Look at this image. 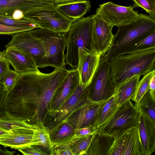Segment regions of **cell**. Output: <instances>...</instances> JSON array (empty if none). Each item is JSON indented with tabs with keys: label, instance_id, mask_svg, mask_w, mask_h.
Masks as SVG:
<instances>
[{
	"label": "cell",
	"instance_id": "2e32d148",
	"mask_svg": "<svg viewBox=\"0 0 155 155\" xmlns=\"http://www.w3.org/2000/svg\"><path fill=\"white\" fill-rule=\"evenodd\" d=\"M137 127L144 155H150L155 151V123L140 111Z\"/></svg>",
	"mask_w": 155,
	"mask_h": 155
},
{
	"label": "cell",
	"instance_id": "5bb4252c",
	"mask_svg": "<svg viewBox=\"0 0 155 155\" xmlns=\"http://www.w3.org/2000/svg\"><path fill=\"white\" fill-rule=\"evenodd\" d=\"M5 59L8 61L14 70L19 74L39 71L31 54L15 48H6Z\"/></svg>",
	"mask_w": 155,
	"mask_h": 155
},
{
	"label": "cell",
	"instance_id": "5b68a950",
	"mask_svg": "<svg viewBox=\"0 0 155 155\" xmlns=\"http://www.w3.org/2000/svg\"><path fill=\"white\" fill-rule=\"evenodd\" d=\"M140 113L129 100L119 106L110 118L95 131L115 138L137 127Z\"/></svg>",
	"mask_w": 155,
	"mask_h": 155
},
{
	"label": "cell",
	"instance_id": "52a82bcc",
	"mask_svg": "<svg viewBox=\"0 0 155 155\" xmlns=\"http://www.w3.org/2000/svg\"><path fill=\"white\" fill-rule=\"evenodd\" d=\"M117 88L111 79L110 61L100 62L93 77L86 87L89 99L92 102L101 103L112 96Z\"/></svg>",
	"mask_w": 155,
	"mask_h": 155
},
{
	"label": "cell",
	"instance_id": "3957f363",
	"mask_svg": "<svg viewBox=\"0 0 155 155\" xmlns=\"http://www.w3.org/2000/svg\"><path fill=\"white\" fill-rule=\"evenodd\" d=\"M67 33L65 62L73 69H76L79 57L83 53L98 54L93 37L91 16L82 17L73 22Z\"/></svg>",
	"mask_w": 155,
	"mask_h": 155
},
{
	"label": "cell",
	"instance_id": "ab89813d",
	"mask_svg": "<svg viewBox=\"0 0 155 155\" xmlns=\"http://www.w3.org/2000/svg\"><path fill=\"white\" fill-rule=\"evenodd\" d=\"M148 91L154 101H155V74L152 76L149 81Z\"/></svg>",
	"mask_w": 155,
	"mask_h": 155
},
{
	"label": "cell",
	"instance_id": "e0dca14e",
	"mask_svg": "<svg viewBox=\"0 0 155 155\" xmlns=\"http://www.w3.org/2000/svg\"><path fill=\"white\" fill-rule=\"evenodd\" d=\"M101 58L99 54L86 52L79 56L77 68L79 76V84L87 87L97 70Z\"/></svg>",
	"mask_w": 155,
	"mask_h": 155
},
{
	"label": "cell",
	"instance_id": "603a6c76",
	"mask_svg": "<svg viewBox=\"0 0 155 155\" xmlns=\"http://www.w3.org/2000/svg\"><path fill=\"white\" fill-rule=\"evenodd\" d=\"M123 155H144L137 127L131 128L128 132Z\"/></svg>",
	"mask_w": 155,
	"mask_h": 155
},
{
	"label": "cell",
	"instance_id": "cb8c5ba5",
	"mask_svg": "<svg viewBox=\"0 0 155 155\" xmlns=\"http://www.w3.org/2000/svg\"><path fill=\"white\" fill-rule=\"evenodd\" d=\"M118 107L114 94L108 99L101 102L98 110L95 130L110 119Z\"/></svg>",
	"mask_w": 155,
	"mask_h": 155
},
{
	"label": "cell",
	"instance_id": "8992f818",
	"mask_svg": "<svg viewBox=\"0 0 155 155\" xmlns=\"http://www.w3.org/2000/svg\"><path fill=\"white\" fill-rule=\"evenodd\" d=\"M56 5L35 8L24 17L31 20L40 28L61 33H67L73 21L62 13Z\"/></svg>",
	"mask_w": 155,
	"mask_h": 155
},
{
	"label": "cell",
	"instance_id": "d6a6232c",
	"mask_svg": "<svg viewBox=\"0 0 155 155\" xmlns=\"http://www.w3.org/2000/svg\"><path fill=\"white\" fill-rule=\"evenodd\" d=\"M128 130L121 135L114 138L113 144L107 155H123L124 150L126 138Z\"/></svg>",
	"mask_w": 155,
	"mask_h": 155
},
{
	"label": "cell",
	"instance_id": "ffe728a7",
	"mask_svg": "<svg viewBox=\"0 0 155 155\" xmlns=\"http://www.w3.org/2000/svg\"><path fill=\"white\" fill-rule=\"evenodd\" d=\"M75 131V129L66 120L53 127L48 131L52 147L67 144L69 139L74 135Z\"/></svg>",
	"mask_w": 155,
	"mask_h": 155
},
{
	"label": "cell",
	"instance_id": "4dcf8cb0",
	"mask_svg": "<svg viewBox=\"0 0 155 155\" xmlns=\"http://www.w3.org/2000/svg\"><path fill=\"white\" fill-rule=\"evenodd\" d=\"M155 48V31L135 44L126 54L139 52Z\"/></svg>",
	"mask_w": 155,
	"mask_h": 155
},
{
	"label": "cell",
	"instance_id": "8d00e7d4",
	"mask_svg": "<svg viewBox=\"0 0 155 155\" xmlns=\"http://www.w3.org/2000/svg\"><path fill=\"white\" fill-rule=\"evenodd\" d=\"M96 132L94 127L90 126L75 129L74 135L69 140L68 143L71 144L74 140Z\"/></svg>",
	"mask_w": 155,
	"mask_h": 155
},
{
	"label": "cell",
	"instance_id": "f1b7e54d",
	"mask_svg": "<svg viewBox=\"0 0 155 155\" xmlns=\"http://www.w3.org/2000/svg\"><path fill=\"white\" fill-rule=\"evenodd\" d=\"M94 133L76 140L70 144L73 155L87 154Z\"/></svg>",
	"mask_w": 155,
	"mask_h": 155
},
{
	"label": "cell",
	"instance_id": "d6986e66",
	"mask_svg": "<svg viewBox=\"0 0 155 155\" xmlns=\"http://www.w3.org/2000/svg\"><path fill=\"white\" fill-rule=\"evenodd\" d=\"M56 8L73 22L82 18L91 8L90 2L87 0L73 1L56 5Z\"/></svg>",
	"mask_w": 155,
	"mask_h": 155
},
{
	"label": "cell",
	"instance_id": "8fae6325",
	"mask_svg": "<svg viewBox=\"0 0 155 155\" xmlns=\"http://www.w3.org/2000/svg\"><path fill=\"white\" fill-rule=\"evenodd\" d=\"M91 17L95 47L97 53L104 57L109 50L114 36L112 32L113 26L105 20L97 10Z\"/></svg>",
	"mask_w": 155,
	"mask_h": 155
},
{
	"label": "cell",
	"instance_id": "d4e9b609",
	"mask_svg": "<svg viewBox=\"0 0 155 155\" xmlns=\"http://www.w3.org/2000/svg\"><path fill=\"white\" fill-rule=\"evenodd\" d=\"M87 94L86 87L79 84L54 116V121L55 124L53 127L56 126L65 114L73 107L84 95Z\"/></svg>",
	"mask_w": 155,
	"mask_h": 155
},
{
	"label": "cell",
	"instance_id": "44dd1931",
	"mask_svg": "<svg viewBox=\"0 0 155 155\" xmlns=\"http://www.w3.org/2000/svg\"><path fill=\"white\" fill-rule=\"evenodd\" d=\"M114 138L107 135L96 131L88 148L87 154L107 155Z\"/></svg>",
	"mask_w": 155,
	"mask_h": 155
},
{
	"label": "cell",
	"instance_id": "e575fe53",
	"mask_svg": "<svg viewBox=\"0 0 155 155\" xmlns=\"http://www.w3.org/2000/svg\"><path fill=\"white\" fill-rule=\"evenodd\" d=\"M133 1L134 8L140 7L155 20V0H129Z\"/></svg>",
	"mask_w": 155,
	"mask_h": 155
},
{
	"label": "cell",
	"instance_id": "ba28073f",
	"mask_svg": "<svg viewBox=\"0 0 155 155\" xmlns=\"http://www.w3.org/2000/svg\"><path fill=\"white\" fill-rule=\"evenodd\" d=\"M69 70L65 68L55 69L36 94V105L34 121H41L56 91Z\"/></svg>",
	"mask_w": 155,
	"mask_h": 155
},
{
	"label": "cell",
	"instance_id": "9a60e30c",
	"mask_svg": "<svg viewBox=\"0 0 155 155\" xmlns=\"http://www.w3.org/2000/svg\"><path fill=\"white\" fill-rule=\"evenodd\" d=\"M54 5V2L43 0H0V15L12 17L14 12L19 10L24 16L35 8Z\"/></svg>",
	"mask_w": 155,
	"mask_h": 155
},
{
	"label": "cell",
	"instance_id": "f35d334b",
	"mask_svg": "<svg viewBox=\"0 0 155 155\" xmlns=\"http://www.w3.org/2000/svg\"><path fill=\"white\" fill-rule=\"evenodd\" d=\"M51 153L52 155H73L70 143L53 147Z\"/></svg>",
	"mask_w": 155,
	"mask_h": 155
},
{
	"label": "cell",
	"instance_id": "7402d4cb",
	"mask_svg": "<svg viewBox=\"0 0 155 155\" xmlns=\"http://www.w3.org/2000/svg\"><path fill=\"white\" fill-rule=\"evenodd\" d=\"M140 76L138 75L134 76L117 87L114 94L119 107L133 97Z\"/></svg>",
	"mask_w": 155,
	"mask_h": 155
},
{
	"label": "cell",
	"instance_id": "836d02e7",
	"mask_svg": "<svg viewBox=\"0 0 155 155\" xmlns=\"http://www.w3.org/2000/svg\"><path fill=\"white\" fill-rule=\"evenodd\" d=\"M19 74L15 71L9 69L0 76V81L7 92L13 86Z\"/></svg>",
	"mask_w": 155,
	"mask_h": 155
},
{
	"label": "cell",
	"instance_id": "b9f144b4",
	"mask_svg": "<svg viewBox=\"0 0 155 155\" xmlns=\"http://www.w3.org/2000/svg\"><path fill=\"white\" fill-rule=\"evenodd\" d=\"M7 92L4 89L0 81V106L3 103L6 97Z\"/></svg>",
	"mask_w": 155,
	"mask_h": 155
},
{
	"label": "cell",
	"instance_id": "7bdbcfd3",
	"mask_svg": "<svg viewBox=\"0 0 155 155\" xmlns=\"http://www.w3.org/2000/svg\"><path fill=\"white\" fill-rule=\"evenodd\" d=\"M24 16V14L23 12L19 10L15 11L12 15L13 19L17 20L22 19Z\"/></svg>",
	"mask_w": 155,
	"mask_h": 155
},
{
	"label": "cell",
	"instance_id": "6da1fadb",
	"mask_svg": "<svg viewBox=\"0 0 155 155\" xmlns=\"http://www.w3.org/2000/svg\"><path fill=\"white\" fill-rule=\"evenodd\" d=\"M155 31V20L149 15L140 14L135 20L117 26L108 51L100 62L111 61L120 55L126 54L135 44Z\"/></svg>",
	"mask_w": 155,
	"mask_h": 155
},
{
	"label": "cell",
	"instance_id": "4316f807",
	"mask_svg": "<svg viewBox=\"0 0 155 155\" xmlns=\"http://www.w3.org/2000/svg\"><path fill=\"white\" fill-rule=\"evenodd\" d=\"M155 101L148 91L141 98L137 106L139 111L155 123Z\"/></svg>",
	"mask_w": 155,
	"mask_h": 155
},
{
	"label": "cell",
	"instance_id": "30bf717a",
	"mask_svg": "<svg viewBox=\"0 0 155 155\" xmlns=\"http://www.w3.org/2000/svg\"><path fill=\"white\" fill-rule=\"evenodd\" d=\"M132 6H124L109 2L100 4L97 10L104 19L112 26L124 25L136 19L139 16Z\"/></svg>",
	"mask_w": 155,
	"mask_h": 155
},
{
	"label": "cell",
	"instance_id": "f6af8a7d",
	"mask_svg": "<svg viewBox=\"0 0 155 155\" xmlns=\"http://www.w3.org/2000/svg\"><path fill=\"white\" fill-rule=\"evenodd\" d=\"M11 132L4 130L0 127V140L5 135L11 133Z\"/></svg>",
	"mask_w": 155,
	"mask_h": 155
},
{
	"label": "cell",
	"instance_id": "277c9868",
	"mask_svg": "<svg viewBox=\"0 0 155 155\" xmlns=\"http://www.w3.org/2000/svg\"><path fill=\"white\" fill-rule=\"evenodd\" d=\"M29 31L40 39L45 53L39 68L47 66L55 69L65 68L64 52L67 33L55 32L40 28Z\"/></svg>",
	"mask_w": 155,
	"mask_h": 155
},
{
	"label": "cell",
	"instance_id": "60d3db41",
	"mask_svg": "<svg viewBox=\"0 0 155 155\" xmlns=\"http://www.w3.org/2000/svg\"><path fill=\"white\" fill-rule=\"evenodd\" d=\"M9 65V63L5 59L0 61V76L10 69Z\"/></svg>",
	"mask_w": 155,
	"mask_h": 155
},
{
	"label": "cell",
	"instance_id": "bcb514c9",
	"mask_svg": "<svg viewBox=\"0 0 155 155\" xmlns=\"http://www.w3.org/2000/svg\"><path fill=\"white\" fill-rule=\"evenodd\" d=\"M74 0H54L53 2L55 5H57L62 3L72 2Z\"/></svg>",
	"mask_w": 155,
	"mask_h": 155
},
{
	"label": "cell",
	"instance_id": "1f68e13d",
	"mask_svg": "<svg viewBox=\"0 0 155 155\" xmlns=\"http://www.w3.org/2000/svg\"><path fill=\"white\" fill-rule=\"evenodd\" d=\"M0 24L15 27H31L34 29L40 28L37 24L24 17L17 20L13 19L12 17L0 15Z\"/></svg>",
	"mask_w": 155,
	"mask_h": 155
},
{
	"label": "cell",
	"instance_id": "f546056e",
	"mask_svg": "<svg viewBox=\"0 0 155 155\" xmlns=\"http://www.w3.org/2000/svg\"><path fill=\"white\" fill-rule=\"evenodd\" d=\"M155 70L143 75V77L139 80L137 88L133 97L131 99L135 103V106H137L143 96L148 91V86L150 81L155 73Z\"/></svg>",
	"mask_w": 155,
	"mask_h": 155
},
{
	"label": "cell",
	"instance_id": "7c38bea8",
	"mask_svg": "<svg viewBox=\"0 0 155 155\" xmlns=\"http://www.w3.org/2000/svg\"><path fill=\"white\" fill-rule=\"evenodd\" d=\"M79 84L80 78L77 69L69 70L48 106V111L50 115L54 117L56 115Z\"/></svg>",
	"mask_w": 155,
	"mask_h": 155
},
{
	"label": "cell",
	"instance_id": "484cf974",
	"mask_svg": "<svg viewBox=\"0 0 155 155\" xmlns=\"http://www.w3.org/2000/svg\"><path fill=\"white\" fill-rule=\"evenodd\" d=\"M38 124H32L25 120L11 116L5 113L0 117V127L7 131L19 128L35 130L40 128Z\"/></svg>",
	"mask_w": 155,
	"mask_h": 155
},
{
	"label": "cell",
	"instance_id": "7a4b0ae2",
	"mask_svg": "<svg viewBox=\"0 0 155 155\" xmlns=\"http://www.w3.org/2000/svg\"><path fill=\"white\" fill-rule=\"evenodd\" d=\"M110 61L111 79L117 87L134 76L155 70V48L123 54Z\"/></svg>",
	"mask_w": 155,
	"mask_h": 155
},
{
	"label": "cell",
	"instance_id": "ee69618b",
	"mask_svg": "<svg viewBox=\"0 0 155 155\" xmlns=\"http://www.w3.org/2000/svg\"><path fill=\"white\" fill-rule=\"evenodd\" d=\"M15 153V152L14 151H10L6 149L5 147L2 148L0 147V155H13Z\"/></svg>",
	"mask_w": 155,
	"mask_h": 155
},
{
	"label": "cell",
	"instance_id": "7dc6e473",
	"mask_svg": "<svg viewBox=\"0 0 155 155\" xmlns=\"http://www.w3.org/2000/svg\"><path fill=\"white\" fill-rule=\"evenodd\" d=\"M5 59V50L0 51V61Z\"/></svg>",
	"mask_w": 155,
	"mask_h": 155
},
{
	"label": "cell",
	"instance_id": "c3c4849f",
	"mask_svg": "<svg viewBox=\"0 0 155 155\" xmlns=\"http://www.w3.org/2000/svg\"><path fill=\"white\" fill-rule=\"evenodd\" d=\"M44 1H51L53 2L54 0H43Z\"/></svg>",
	"mask_w": 155,
	"mask_h": 155
},
{
	"label": "cell",
	"instance_id": "83f0119b",
	"mask_svg": "<svg viewBox=\"0 0 155 155\" xmlns=\"http://www.w3.org/2000/svg\"><path fill=\"white\" fill-rule=\"evenodd\" d=\"M30 145L41 146L51 151L52 145L48 131L41 127L34 130Z\"/></svg>",
	"mask_w": 155,
	"mask_h": 155
},
{
	"label": "cell",
	"instance_id": "4fadbf2b",
	"mask_svg": "<svg viewBox=\"0 0 155 155\" xmlns=\"http://www.w3.org/2000/svg\"><path fill=\"white\" fill-rule=\"evenodd\" d=\"M100 103L89 100L81 107L71 115L66 120L75 129L90 126L96 123Z\"/></svg>",
	"mask_w": 155,
	"mask_h": 155
},
{
	"label": "cell",
	"instance_id": "d590c367",
	"mask_svg": "<svg viewBox=\"0 0 155 155\" xmlns=\"http://www.w3.org/2000/svg\"><path fill=\"white\" fill-rule=\"evenodd\" d=\"M31 27H15L0 24V35H12L19 32L34 29Z\"/></svg>",
	"mask_w": 155,
	"mask_h": 155
},
{
	"label": "cell",
	"instance_id": "ac0fdd59",
	"mask_svg": "<svg viewBox=\"0 0 155 155\" xmlns=\"http://www.w3.org/2000/svg\"><path fill=\"white\" fill-rule=\"evenodd\" d=\"M11 133L6 135L0 140V144L4 147L18 150L30 145L33 130L19 128L11 130Z\"/></svg>",
	"mask_w": 155,
	"mask_h": 155
},
{
	"label": "cell",
	"instance_id": "74e56055",
	"mask_svg": "<svg viewBox=\"0 0 155 155\" xmlns=\"http://www.w3.org/2000/svg\"><path fill=\"white\" fill-rule=\"evenodd\" d=\"M25 155H47L48 154L38 146L30 145L18 150Z\"/></svg>",
	"mask_w": 155,
	"mask_h": 155
},
{
	"label": "cell",
	"instance_id": "9c48e42d",
	"mask_svg": "<svg viewBox=\"0 0 155 155\" xmlns=\"http://www.w3.org/2000/svg\"><path fill=\"white\" fill-rule=\"evenodd\" d=\"M12 39L6 48H15L31 54L38 68H39L45 53L40 39L29 31H21L12 35Z\"/></svg>",
	"mask_w": 155,
	"mask_h": 155
}]
</instances>
